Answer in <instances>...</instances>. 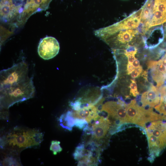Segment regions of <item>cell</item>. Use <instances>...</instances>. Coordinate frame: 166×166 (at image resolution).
<instances>
[{
	"label": "cell",
	"instance_id": "cell-11",
	"mask_svg": "<svg viewBox=\"0 0 166 166\" xmlns=\"http://www.w3.org/2000/svg\"><path fill=\"white\" fill-rule=\"evenodd\" d=\"M98 113L97 107L93 105H90L73 112V113L74 118L85 119L89 123L97 116Z\"/></svg>",
	"mask_w": 166,
	"mask_h": 166
},
{
	"label": "cell",
	"instance_id": "cell-26",
	"mask_svg": "<svg viewBox=\"0 0 166 166\" xmlns=\"http://www.w3.org/2000/svg\"><path fill=\"white\" fill-rule=\"evenodd\" d=\"M135 69L133 67L132 64H128L127 66V73L128 74L131 73L132 71Z\"/></svg>",
	"mask_w": 166,
	"mask_h": 166
},
{
	"label": "cell",
	"instance_id": "cell-10",
	"mask_svg": "<svg viewBox=\"0 0 166 166\" xmlns=\"http://www.w3.org/2000/svg\"><path fill=\"white\" fill-rule=\"evenodd\" d=\"M160 100V95L159 91L152 85L149 90L143 93L141 101L143 106L154 107L159 104Z\"/></svg>",
	"mask_w": 166,
	"mask_h": 166
},
{
	"label": "cell",
	"instance_id": "cell-4",
	"mask_svg": "<svg viewBox=\"0 0 166 166\" xmlns=\"http://www.w3.org/2000/svg\"><path fill=\"white\" fill-rule=\"evenodd\" d=\"M28 66L24 61L14 64L0 71V88L22 81L28 78Z\"/></svg>",
	"mask_w": 166,
	"mask_h": 166
},
{
	"label": "cell",
	"instance_id": "cell-16",
	"mask_svg": "<svg viewBox=\"0 0 166 166\" xmlns=\"http://www.w3.org/2000/svg\"><path fill=\"white\" fill-rule=\"evenodd\" d=\"M7 152L8 153L5 156L4 159L2 161V164L3 165H21L18 157L16 156L18 155V154L8 151Z\"/></svg>",
	"mask_w": 166,
	"mask_h": 166
},
{
	"label": "cell",
	"instance_id": "cell-3",
	"mask_svg": "<svg viewBox=\"0 0 166 166\" xmlns=\"http://www.w3.org/2000/svg\"><path fill=\"white\" fill-rule=\"evenodd\" d=\"M150 152L157 156L166 147V116L146 127Z\"/></svg>",
	"mask_w": 166,
	"mask_h": 166
},
{
	"label": "cell",
	"instance_id": "cell-21",
	"mask_svg": "<svg viewBox=\"0 0 166 166\" xmlns=\"http://www.w3.org/2000/svg\"><path fill=\"white\" fill-rule=\"evenodd\" d=\"M75 126L81 129H84L88 125V122L84 119L75 118Z\"/></svg>",
	"mask_w": 166,
	"mask_h": 166
},
{
	"label": "cell",
	"instance_id": "cell-19",
	"mask_svg": "<svg viewBox=\"0 0 166 166\" xmlns=\"http://www.w3.org/2000/svg\"><path fill=\"white\" fill-rule=\"evenodd\" d=\"M155 108L160 113L166 115V96H160V102Z\"/></svg>",
	"mask_w": 166,
	"mask_h": 166
},
{
	"label": "cell",
	"instance_id": "cell-27",
	"mask_svg": "<svg viewBox=\"0 0 166 166\" xmlns=\"http://www.w3.org/2000/svg\"><path fill=\"white\" fill-rule=\"evenodd\" d=\"M165 32H166V25L165 27Z\"/></svg>",
	"mask_w": 166,
	"mask_h": 166
},
{
	"label": "cell",
	"instance_id": "cell-5",
	"mask_svg": "<svg viewBox=\"0 0 166 166\" xmlns=\"http://www.w3.org/2000/svg\"><path fill=\"white\" fill-rule=\"evenodd\" d=\"M126 105L122 101H110L104 104L100 112L103 111L108 114V117L115 120V124L129 123L126 110Z\"/></svg>",
	"mask_w": 166,
	"mask_h": 166
},
{
	"label": "cell",
	"instance_id": "cell-7",
	"mask_svg": "<svg viewBox=\"0 0 166 166\" xmlns=\"http://www.w3.org/2000/svg\"><path fill=\"white\" fill-rule=\"evenodd\" d=\"M92 124L93 132L92 138L99 141L104 138L109 129L111 123L108 117L97 115L90 123Z\"/></svg>",
	"mask_w": 166,
	"mask_h": 166
},
{
	"label": "cell",
	"instance_id": "cell-13",
	"mask_svg": "<svg viewBox=\"0 0 166 166\" xmlns=\"http://www.w3.org/2000/svg\"><path fill=\"white\" fill-rule=\"evenodd\" d=\"M140 23V20L136 18L131 15L121 22L117 24L119 30L135 29Z\"/></svg>",
	"mask_w": 166,
	"mask_h": 166
},
{
	"label": "cell",
	"instance_id": "cell-23",
	"mask_svg": "<svg viewBox=\"0 0 166 166\" xmlns=\"http://www.w3.org/2000/svg\"><path fill=\"white\" fill-rule=\"evenodd\" d=\"M142 67L140 66L138 67L135 68L131 73L132 78H135L138 77L142 72Z\"/></svg>",
	"mask_w": 166,
	"mask_h": 166
},
{
	"label": "cell",
	"instance_id": "cell-22",
	"mask_svg": "<svg viewBox=\"0 0 166 166\" xmlns=\"http://www.w3.org/2000/svg\"><path fill=\"white\" fill-rule=\"evenodd\" d=\"M131 80L132 82L129 86L130 93L133 96L136 97L139 94V92L137 90V84L134 80L132 79H131Z\"/></svg>",
	"mask_w": 166,
	"mask_h": 166
},
{
	"label": "cell",
	"instance_id": "cell-18",
	"mask_svg": "<svg viewBox=\"0 0 166 166\" xmlns=\"http://www.w3.org/2000/svg\"><path fill=\"white\" fill-rule=\"evenodd\" d=\"M155 11L166 13V0H155L153 11Z\"/></svg>",
	"mask_w": 166,
	"mask_h": 166
},
{
	"label": "cell",
	"instance_id": "cell-15",
	"mask_svg": "<svg viewBox=\"0 0 166 166\" xmlns=\"http://www.w3.org/2000/svg\"><path fill=\"white\" fill-rule=\"evenodd\" d=\"M152 18L149 20V27L160 25L166 21V13L153 11Z\"/></svg>",
	"mask_w": 166,
	"mask_h": 166
},
{
	"label": "cell",
	"instance_id": "cell-2",
	"mask_svg": "<svg viewBox=\"0 0 166 166\" xmlns=\"http://www.w3.org/2000/svg\"><path fill=\"white\" fill-rule=\"evenodd\" d=\"M0 107L3 109L32 98L35 92L33 78L30 77L18 83L0 88Z\"/></svg>",
	"mask_w": 166,
	"mask_h": 166
},
{
	"label": "cell",
	"instance_id": "cell-24",
	"mask_svg": "<svg viewBox=\"0 0 166 166\" xmlns=\"http://www.w3.org/2000/svg\"><path fill=\"white\" fill-rule=\"evenodd\" d=\"M135 55V54H131L127 56L128 59V64H132L136 59Z\"/></svg>",
	"mask_w": 166,
	"mask_h": 166
},
{
	"label": "cell",
	"instance_id": "cell-6",
	"mask_svg": "<svg viewBox=\"0 0 166 166\" xmlns=\"http://www.w3.org/2000/svg\"><path fill=\"white\" fill-rule=\"evenodd\" d=\"M59 49V44L57 40L52 37H47L40 41L38 51L42 58L49 60L55 57L58 53Z\"/></svg>",
	"mask_w": 166,
	"mask_h": 166
},
{
	"label": "cell",
	"instance_id": "cell-8",
	"mask_svg": "<svg viewBox=\"0 0 166 166\" xmlns=\"http://www.w3.org/2000/svg\"><path fill=\"white\" fill-rule=\"evenodd\" d=\"M145 110L144 108L138 105L135 100H132L126 107L129 123L142 127L143 119Z\"/></svg>",
	"mask_w": 166,
	"mask_h": 166
},
{
	"label": "cell",
	"instance_id": "cell-14",
	"mask_svg": "<svg viewBox=\"0 0 166 166\" xmlns=\"http://www.w3.org/2000/svg\"><path fill=\"white\" fill-rule=\"evenodd\" d=\"M138 32L137 30L132 29L121 31L118 35L117 40L121 43H127L130 41Z\"/></svg>",
	"mask_w": 166,
	"mask_h": 166
},
{
	"label": "cell",
	"instance_id": "cell-12",
	"mask_svg": "<svg viewBox=\"0 0 166 166\" xmlns=\"http://www.w3.org/2000/svg\"><path fill=\"white\" fill-rule=\"evenodd\" d=\"M60 125L63 128L69 131L72 130L75 126V119L73 117V112L68 111L63 114L59 118Z\"/></svg>",
	"mask_w": 166,
	"mask_h": 166
},
{
	"label": "cell",
	"instance_id": "cell-17",
	"mask_svg": "<svg viewBox=\"0 0 166 166\" xmlns=\"http://www.w3.org/2000/svg\"><path fill=\"white\" fill-rule=\"evenodd\" d=\"M143 10L141 16L140 23H143L152 18L153 15L152 9L146 7L144 5L142 6Z\"/></svg>",
	"mask_w": 166,
	"mask_h": 166
},
{
	"label": "cell",
	"instance_id": "cell-20",
	"mask_svg": "<svg viewBox=\"0 0 166 166\" xmlns=\"http://www.w3.org/2000/svg\"><path fill=\"white\" fill-rule=\"evenodd\" d=\"M60 142L57 140H52L50 147V150L52 151L54 155H56L58 152H61L62 149L60 145Z\"/></svg>",
	"mask_w": 166,
	"mask_h": 166
},
{
	"label": "cell",
	"instance_id": "cell-25",
	"mask_svg": "<svg viewBox=\"0 0 166 166\" xmlns=\"http://www.w3.org/2000/svg\"><path fill=\"white\" fill-rule=\"evenodd\" d=\"M132 65L135 69L137 68L140 66L139 61L136 58L132 63Z\"/></svg>",
	"mask_w": 166,
	"mask_h": 166
},
{
	"label": "cell",
	"instance_id": "cell-1",
	"mask_svg": "<svg viewBox=\"0 0 166 166\" xmlns=\"http://www.w3.org/2000/svg\"><path fill=\"white\" fill-rule=\"evenodd\" d=\"M43 137L38 130L17 126L1 138L0 146L7 151L18 154L25 149L39 145Z\"/></svg>",
	"mask_w": 166,
	"mask_h": 166
},
{
	"label": "cell",
	"instance_id": "cell-9",
	"mask_svg": "<svg viewBox=\"0 0 166 166\" xmlns=\"http://www.w3.org/2000/svg\"><path fill=\"white\" fill-rule=\"evenodd\" d=\"M148 67L152 69L151 75L157 86L159 87L163 84L166 80V67L159 60L149 61Z\"/></svg>",
	"mask_w": 166,
	"mask_h": 166
}]
</instances>
